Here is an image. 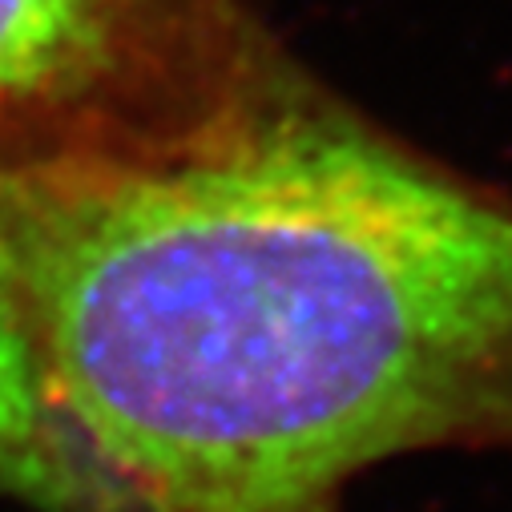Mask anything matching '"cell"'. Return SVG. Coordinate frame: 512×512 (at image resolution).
I'll use <instances>...</instances> for the list:
<instances>
[{
    "mask_svg": "<svg viewBox=\"0 0 512 512\" xmlns=\"http://www.w3.org/2000/svg\"><path fill=\"white\" fill-rule=\"evenodd\" d=\"M0 246L89 512L512 452V194L311 73L178 154L0 170Z\"/></svg>",
    "mask_w": 512,
    "mask_h": 512,
    "instance_id": "cell-1",
    "label": "cell"
},
{
    "mask_svg": "<svg viewBox=\"0 0 512 512\" xmlns=\"http://www.w3.org/2000/svg\"><path fill=\"white\" fill-rule=\"evenodd\" d=\"M303 73L250 0H0V170L178 154Z\"/></svg>",
    "mask_w": 512,
    "mask_h": 512,
    "instance_id": "cell-2",
    "label": "cell"
},
{
    "mask_svg": "<svg viewBox=\"0 0 512 512\" xmlns=\"http://www.w3.org/2000/svg\"><path fill=\"white\" fill-rule=\"evenodd\" d=\"M0 492L41 512H89L85 484L45 396L5 246H0Z\"/></svg>",
    "mask_w": 512,
    "mask_h": 512,
    "instance_id": "cell-3",
    "label": "cell"
}]
</instances>
